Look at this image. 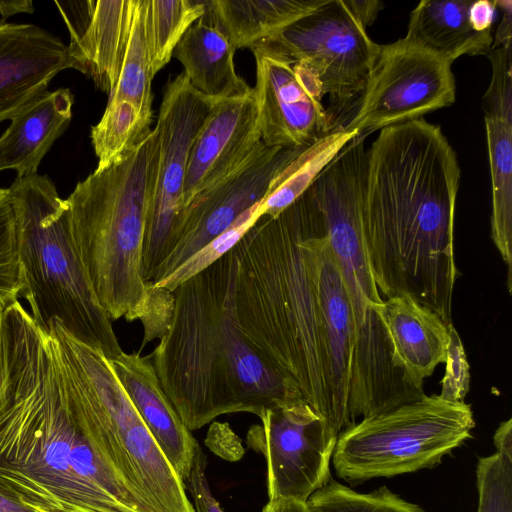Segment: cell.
Listing matches in <instances>:
<instances>
[{"mask_svg": "<svg viewBox=\"0 0 512 512\" xmlns=\"http://www.w3.org/2000/svg\"><path fill=\"white\" fill-rule=\"evenodd\" d=\"M187 480L195 512H225L210 489L206 477V457L200 446Z\"/></svg>", "mask_w": 512, "mask_h": 512, "instance_id": "36", "label": "cell"}, {"mask_svg": "<svg viewBox=\"0 0 512 512\" xmlns=\"http://www.w3.org/2000/svg\"><path fill=\"white\" fill-rule=\"evenodd\" d=\"M308 190L277 218L262 216L234 247L239 326L258 354L292 381L337 438L350 426L354 318Z\"/></svg>", "mask_w": 512, "mask_h": 512, "instance_id": "1", "label": "cell"}, {"mask_svg": "<svg viewBox=\"0 0 512 512\" xmlns=\"http://www.w3.org/2000/svg\"><path fill=\"white\" fill-rule=\"evenodd\" d=\"M496 11V1H472L469 9V20L473 29L480 33H491Z\"/></svg>", "mask_w": 512, "mask_h": 512, "instance_id": "38", "label": "cell"}, {"mask_svg": "<svg viewBox=\"0 0 512 512\" xmlns=\"http://www.w3.org/2000/svg\"><path fill=\"white\" fill-rule=\"evenodd\" d=\"M364 140L351 141L308 188L340 269L352 307L355 348L349 415L352 421L418 399L391 361L385 331L374 308L382 303L370 270L362 233Z\"/></svg>", "mask_w": 512, "mask_h": 512, "instance_id": "5", "label": "cell"}, {"mask_svg": "<svg viewBox=\"0 0 512 512\" xmlns=\"http://www.w3.org/2000/svg\"><path fill=\"white\" fill-rule=\"evenodd\" d=\"M157 157L154 128L120 162L78 182L66 199L79 257L112 321L139 320L143 313L142 255Z\"/></svg>", "mask_w": 512, "mask_h": 512, "instance_id": "6", "label": "cell"}, {"mask_svg": "<svg viewBox=\"0 0 512 512\" xmlns=\"http://www.w3.org/2000/svg\"><path fill=\"white\" fill-rule=\"evenodd\" d=\"M451 66L404 38L380 45L357 108L343 127L365 137L451 106L456 100Z\"/></svg>", "mask_w": 512, "mask_h": 512, "instance_id": "12", "label": "cell"}, {"mask_svg": "<svg viewBox=\"0 0 512 512\" xmlns=\"http://www.w3.org/2000/svg\"><path fill=\"white\" fill-rule=\"evenodd\" d=\"M38 512H74V511H57V510H42V509H35Z\"/></svg>", "mask_w": 512, "mask_h": 512, "instance_id": "46", "label": "cell"}, {"mask_svg": "<svg viewBox=\"0 0 512 512\" xmlns=\"http://www.w3.org/2000/svg\"><path fill=\"white\" fill-rule=\"evenodd\" d=\"M71 68L68 46L34 24L0 20V123L11 120Z\"/></svg>", "mask_w": 512, "mask_h": 512, "instance_id": "17", "label": "cell"}, {"mask_svg": "<svg viewBox=\"0 0 512 512\" xmlns=\"http://www.w3.org/2000/svg\"><path fill=\"white\" fill-rule=\"evenodd\" d=\"M205 12V1L144 0L145 35L153 76L168 64L183 35Z\"/></svg>", "mask_w": 512, "mask_h": 512, "instance_id": "28", "label": "cell"}, {"mask_svg": "<svg viewBox=\"0 0 512 512\" xmlns=\"http://www.w3.org/2000/svg\"><path fill=\"white\" fill-rule=\"evenodd\" d=\"M491 82L482 99L485 118L512 125V46L491 47Z\"/></svg>", "mask_w": 512, "mask_h": 512, "instance_id": "33", "label": "cell"}, {"mask_svg": "<svg viewBox=\"0 0 512 512\" xmlns=\"http://www.w3.org/2000/svg\"><path fill=\"white\" fill-rule=\"evenodd\" d=\"M174 306L173 292L148 282L146 301L139 319L143 324L144 336L138 352H141L148 342L155 338L161 339L167 333L172 321Z\"/></svg>", "mask_w": 512, "mask_h": 512, "instance_id": "35", "label": "cell"}, {"mask_svg": "<svg viewBox=\"0 0 512 512\" xmlns=\"http://www.w3.org/2000/svg\"><path fill=\"white\" fill-rule=\"evenodd\" d=\"M472 0H423L410 13L404 39L453 63L463 55H486L492 33H480L469 20Z\"/></svg>", "mask_w": 512, "mask_h": 512, "instance_id": "23", "label": "cell"}, {"mask_svg": "<svg viewBox=\"0 0 512 512\" xmlns=\"http://www.w3.org/2000/svg\"><path fill=\"white\" fill-rule=\"evenodd\" d=\"M262 512H311L307 502L294 499L268 500Z\"/></svg>", "mask_w": 512, "mask_h": 512, "instance_id": "43", "label": "cell"}, {"mask_svg": "<svg viewBox=\"0 0 512 512\" xmlns=\"http://www.w3.org/2000/svg\"><path fill=\"white\" fill-rule=\"evenodd\" d=\"M48 332L57 341L69 387L129 484L159 512H195L184 481L157 446L105 355L73 338L57 320Z\"/></svg>", "mask_w": 512, "mask_h": 512, "instance_id": "8", "label": "cell"}, {"mask_svg": "<svg viewBox=\"0 0 512 512\" xmlns=\"http://www.w3.org/2000/svg\"><path fill=\"white\" fill-rule=\"evenodd\" d=\"M69 89L46 90L11 119L0 137V171L15 170L17 177L37 173L38 166L72 117Z\"/></svg>", "mask_w": 512, "mask_h": 512, "instance_id": "21", "label": "cell"}, {"mask_svg": "<svg viewBox=\"0 0 512 512\" xmlns=\"http://www.w3.org/2000/svg\"><path fill=\"white\" fill-rule=\"evenodd\" d=\"M474 426L469 404L424 395L343 430L333 466L350 483L431 468L471 438Z\"/></svg>", "mask_w": 512, "mask_h": 512, "instance_id": "9", "label": "cell"}, {"mask_svg": "<svg viewBox=\"0 0 512 512\" xmlns=\"http://www.w3.org/2000/svg\"><path fill=\"white\" fill-rule=\"evenodd\" d=\"M246 443L266 461L269 500L308 498L331 479L337 437L305 401L264 410Z\"/></svg>", "mask_w": 512, "mask_h": 512, "instance_id": "13", "label": "cell"}, {"mask_svg": "<svg viewBox=\"0 0 512 512\" xmlns=\"http://www.w3.org/2000/svg\"><path fill=\"white\" fill-rule=\"evenodd\" d=\"M21 290L16 217L8 189L0 188V304L18 301Z\"/></svg>", "mask_w": 512, "mask_h": 512, "instance_id": "32", "label": "cell"}, {"mask_svg": "<svg viewBox=\"0 0 512 512\" xmlns=\"http://www.w3.org/2000/svg\"><path fill=\"white\" fill-rule=\"evenodd\" d=\"M496 452L512 457V420L502 422L493 436Z\"/></svg>", "mask_w": 512, "mask_h": 512, "instance_id": "42", "label": "cell"}, {"mask_svg": "<svg viewBox=\"0 0 512 512\" xmlns=\"http://www.w3.org/2000/svg\"><path fill=\"white\" fill-rule=\"evenodd\" d=\"M233 248L181 283L167 333L150 354L160 385L192 431L216 417L304 400L243 335L235 304Z\"/></svg>", "mask_w": 512, "mask_h": 512, "instance_id": "4", "label": "cell"}, {"mask_svg": "<svg viewBox=\"0 0 512 512\" xmlns=\"http://www.w3.org/2000/svg\"><path fill=\"white\" fill-rule=\"evenodd\" d=\"M355 19L366 30L376 20L384 3L378 0H342Z\"/></svg>", "mask_w": 512, "mask_h": 512, "instance_id": "39", "label": "cell"}, {"mask_svg": "<svg viewBox=\"0 0 512 512\" xmlns=\"http://www.w3.org/2000/svg\"><path fill=\"white\" fill-rule=\"evenodd\" d=\"M263 144L252 90L216 100L190 151L184 212L201 193L242 166Z\"/></svg>", "mask_w": 512, "mask_h": 512, "instance_id": "16", "label": "cell"}, {"mask_svg": "<svg viewBox=\"0 0 512 512\" xmlns=\"http://www.w3.org/2000/svg\"><path fill=\"white\" fill-rule=\"evenodd\" d=\"M356 136L342 125L317 140L300 147L294 157L274 176L259 203L262 216L277 218L310 187L324 167Z\"/></svg>", "mask_w": 512, "mask_h": 512, "instance_id": "25", "label": "cell"}, {"mask_svg": "<svg viewBox=\"0 0 512 512\" xmlns=\"http://www.w3.org/2000/svg\"><path fill=\"white\" fill-rule=\"evenodd\" d=\"M259 203L242 214L230 228L192 255L173 273L160 282L152 284L173 292L181 283L227 254L261 217L258 210Z\"/></svg>", "mask_w": 512, "mask_h": 512, "instance_id": "30", "label": "cell"}, {"mask_svg": "<svg viewBox=\"0 0 512 512\" xmlns=\"http://www.w3.org/2000/svg\"><path fill=\"white\" fill-rule=\"evenodd\" d=\"M152 118L128 100H108L100 121L91 129L98 165L105 170L120 162L151 134Z\"/></svg>", "mask_w": 512, "mask_h": 512, "instance_id": "27", "label": "cell"}, {"mask_svg": "<svg viewBox=\"0 0 512 512\" xmlns=\"http://www.w3.org/2000/svg\"><path fill=\"white\" fill-rule=\"evenodd\" d=\"M457 155L419 118L379 131L366 150L361 222L371 273L386 298L408 294L452 323L459 272L454 220Z\"/></svg>", "mask_w": 512, "mask_h": 512, "instance_id": "3", "label": "cell"}, {"mask_svg": "<svg viewBox=\"0 0 512 512\" xmlns=\"http://www.w3.org/2000/svg\"><path fill=\"white\" fill-rule=\"evenodd\" d=\"M374 311L389 342L393 366L410 386L423 392L424 379L445 363L448 325L408 294L383 299Z\"/></svg>", "mask_w": 512, "mask_h": 512, "instance_id": "20", "label": "cell"}, {"mask_svg": "<svg viewBox=\"0 0 512 512\" xmlns=\"http://www.w3.org/2000/svg\"><path fill=\"white\" fill-rule=\"evenodd\" d=\"M3 315L10 375L0 401V488L34 509L159 512L123 476L69 387L56 339L19 301Z\"/></svg>", "mask_w": 512, "mask_h": 512, "instance_id": "2", "label": "cell"}, {"mask_svg": "<svg viewBox=\"0 0 512 512\" xmlns=\"http://www.w3.org/2000/svg\"><path fill=\"white\" fill-rule=\"evenodd\" d=\"M3 309L4 307L0 306V401L5 397L10 375Z\"/></svg>", "mask_w": 512, "mask_h": 512, "instance_id": "41", "label": "cell"}, {"mask_svg": "<svg viewBox=\"0 0 512 512\" xmlns=\"http://www.w3.org/2000/svg\"><path fill=\"white\" fill-rule=\"evenodd\" d=\"M92 0L58 2V6L70 33V41L77 39L86 29L91 18Z\"/></svg>", "mask_w": 512, "mask_h": 512, "instance_id": "37", "label": "cell"}, {"mask_svg": "<svg viewBox=\"0 0 512 512\" xmlns=\"http://www.w3.org/2000/svg\"><path fill=\"white\" fill-rule=\"evenodd\" d=\"M311 512H424L386 486L359 493L332 478L307 500Z\"/></svg>", "mask_w": 512, "mask_h": 512, "instance_id": "29", "label": "cell"}, {"mask_svg": "<svg viewBox=\"0 0 512 512\" xmlns=\"http://www.w3.org/2000/svg\"><path fill=\"white\" fill-rule=\"evenodd\" d=\"M0 512H38L0 488Z\"/></svg>", "mask_w": 512, "mask_h": 512, "instance_id": "45", "label": "cell"}, {"mask_svg": "<svg viewBox=\"0 0 512 512\" xmlns=\"http://www.w3.org/2000/svg\"><path fill=\"white\" fill-rule=\"evenodd\" d=\"M215 101L196 91L183 72L165 86L155 127L158 157L142 255L146 282H153L157 269L178 242L190 151Z\"/></svg>", "mask_w": 512, "mask_h": 512, "instance_id": "11", "label": "cell"}, {"mask_svg": "<svg viewBox=\"0 0 512 512\" xmlns=\"http://www.w3.org/2000/svg\"><path fill=\"white\" fill-rule=\"evenodd\" d=\"M325 0H206L205 17L237 50L251 48L309 14Z\"/></svg>", "mask_w": 512, "mask_h": 512, "instance_id": "24", "label": "cell"}, {"mask_svg": "<svg viewBox=\"0 0 512 512\" xmlns=\"http://www.w3.org/2000/svg\"><path fill=\"white\" fill-rule=\"evenodd\" d=\"M109 362L157 446L187 480L199 444L163 391L150 355L123 352Z\"/></svg>", "mask_w": 512, "mask_h": 512, "instance_id": "19", "label": "cell"}, {"mask_svg": "<svg viewBox=\"0 0 512 512\" xmlns=\"http://www.w3.org/2000/svg\"><path fill=\"white\" fill-rule=\"evenodd\" d=\"M144 31V0L94 1L88 26L67 45L71 68L110 96Z\"/></svg>", "mask_w": 512, "mask_h": 512, "instance_id": "18", "label": "cell"}, {"mask_svg": "<svg viewBox=\"0 0 512 512\" xmlns=\"http://www.w3.org/2000/svg\"><path fill=\"white\" fill-rule=\"evenodd\" d=\"M0 306H2V305L0 304ZM2 307H3V306H2Z\"/></svg>", "mask_w": 512, "mask_h": 512, "instance_id": "47", "label": "cell"}, {"mask_svg": "<svg viewBox=\"0 0 512 512\" xmlns=\"http://www.w3.org/2000/svg\"><path fill=\"white\" fill-rule=\"evenodd\" d=\"M34 11L33 2L30 0H0V15L2 21L14 14L18 13H32Z\"/></svg>", "mask_w": 512, "mask_h": 512, "instance_id": "44", "label": "cell"}, {"mask_svg": "<svg viewBox=\"0 0 512 512\" xmlns=\"http://www.w3.org/2000/svg\"><path fill=\"white\" fill-rule=\"evenodd\" d=\"M253 88L262 142L268 147L309 144L338 126L323 106L322 87L303 64L257 45Z\"/></svg>", "mask_w": 512, "mask_h": 512, "instance_id": "14", "label": "cell"}, {"mask_svg": "<svg viewBox=\"0 0 512 512\" xmlns=\"http://www.w3.org/2000/svg\"><path fill=\"white\" fill-rule=\"evenodd\" d=\"M255 45L306 66L340 114L359 100L380 50L342 0H325Z\"/></svg>", "mask_w": 512, "mask_h": 512, "instance_id": "10", "label": "cell"}, {"mask_svg": "<svg viewBox=\"0 0 512 512\" xmlns=\"http://www.w3.org/2000/svg\"><path fill=\"white\" fill-rule=\"evenodd\" d=\"M496 7L500 9L502 19L493 38L492 47L512 46V2L499 0L496 1Z\"/></svg>", "mask_w": 512, "mask_h": 512, "instance_id": "40", "label": "cell"}, {"mask_svg": "<svg viewBox=\"0 0 512 512\" xmlns=\"http://www.w3.org/2000/svg\"><path fill=\"white\" fill-rule=\"evenodd\" d=\"M300 147H268L263 143L242 166L198 195L186 208L178 242L157 269L152 283L169 276L261 202L274 176Z\"/></svg>", "mask_w": 512, "mask_h": 512, "instance_id": "15", "label": "cell"}, {"mask_svg": "<svg viewBox=\"0 0 512 512\" xmlns=\"http://www.w3.org/2000/svg\"><path fill=\"white\" fill-rule=\"evenodd\" d=\"M492 183L491 237L507 265L512 290V125L485 118Z\"/></svg>", "mask_w": 512, "mask_h": 512, "instance_id": "26", "label": "cell"}, {"mask_svg": "<svg viewBox=\"0 0 512 512\" xmlns=\"http://www.w3.org/2000/svg\"><path fill=\"white\" fill-rule=\"evenodd\" d=\"M449 341L446 351L445 374L439 397L448 402L464 401L470 388L469 363L459 334L448 325Z\"/></svg>", "mask_w": 512, "mask_h": 512, "instance_id": "34", "label": "cell"}, {"mask_svg": "<svg viewBox=\"0 0 512 512\" xmlns=\"http://www.w3.org/2000/svg\"><path fill=\"white\" fill-rule=\"evenodd\" d=\"M8 191L17 225L21 297L34 323L48 332L57 320L107 359L122 354L76 249L67 201L49 177L37 173L17 177Z\"/></svg>", "mask_w": 512, "mask_h": 512, "instance_id": "7", "label": "cell"}, {"mask_svg": "<svg viewBox=\"0 0 512 512\" xmlns=\"http://www.w3.org/2000/svg\"><path fill=\"white\" fill-rule=\"evenodd\" d=\"M477 512H512V457L495 452L476 467Z\"/></svg>", "mask_w": 512, "mask_h": 512, "instance_id": "31", "label": "cell"}, {"mask_svg": "<svg viewBox=\"0 0 512 512\" xmlns=\"http://www.w3.org/2000/svg\"><path fill=\"white\" fill-rule=\"evenodd\" d=\"M235 51L225 33L204 14L186 31L172 56L183 65L196 91L219 100L252 90L235 70Z\"/></svg>", "mask_w": 512, "mask_h": 512, "instance_id": "22", "label": "cell"}]
</instances>
